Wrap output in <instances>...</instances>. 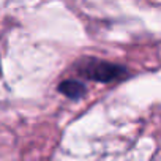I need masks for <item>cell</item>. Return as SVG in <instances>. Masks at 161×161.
Instances as JSON below:
<instances>
[{
  "instance_id": "6da1fadb",
  "label": "cell",
  "mask_w": 161,
  "mask_h": 161,
  "mask_svg": "<svg viewBox=\"0 0 161 161\" xmlns=\"http://www.w3.org/2000/svg\"><path fill=\"white\" fill-rule=\"evenodd\" d=\"M77 71L84 77H89L97 82H112L114 79H119L126 74V69L123 66L97 58H87L80 62L77 65Z\"/></svg>"
},
{
  "instance_id": "7a4b0ae2",
  "label": "cell",
  "mask_w": 161,
  "mask_h": 161,
  "mask_svg": "<svg viewBox=\"0 0 161 161\" xmlns=\"http://www.w3.org/2000/svg\"><path fill=\"white\" fill-rule=\"evenodd\" d=\"M58 92L71 100H79L86 95V87L74 79H66L58 84Z\"/></svg>"
}]
</instances>
